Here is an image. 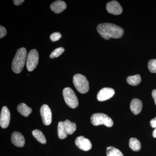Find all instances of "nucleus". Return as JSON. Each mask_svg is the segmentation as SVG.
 <instances>
[{
  "label": "nucleus",
  "instance_id": "nucleus-1",
  "mask_svg": "<svg viewBox=\"0 0 156 156\" xmlns=\"http://www.w3.org/2000/svg\"><path fill=\"white\" fill-rule=\"evenodd\" d=\"M97 30L103 38L108 40L111 38L119 39L124 35V30L119 26L113 23H101L98 26Z\"/></svg>",
  "mask_w": 156,
  "mask_h": 156
},
{
  "label": "nucleus",
  "instance_id": "nucleus-2",
  "mask_svg": "<svg viewBox=\"0 0 156 156\" xmlns=\"http://www.w3.org/2000/svg\"><path fill=\"white\" fill-rule=\"evenodd\" d=\"M27 51L25 48H20L17 50L12 63V70L16 73L22 71L26 61Z\"/></svg>",
  "mask_w": 156,
  "mask_h": 156
},
{
  "label": "nucleus",
  "instance_id": "nucleus-3",
  "mask_svg": "<svg viewBox=\"0 0 156 156\" xmlns=\"http://www.w3.org/2000/svg\"><path fill=\"white\" fill-rule=\"evenodd\" d=\"M73 83L76 89L80 93L85 94L89 91V82L87 78L83 75L76 74L74 76Z\"/></svg>",
  "mask_w": 156,
  "mask_h": 156
},
{
  "label": "nucleus",
  "instance_id": "nucleus-4",
  "mask_svg": "<svg viewBox=\"0 0 156 156\" xmlns=\"http://www.w3.org/2000/svg\"><path fill=\"white\" fill-rule=\"evenodd\" d=\"M91 121L92 125L95 126L103 125L112 127L114 124L111 118L103 113L94 114L91 117Z\"/></svg>",
  "mask_w": 156,
  "mask_h": 156
},
{
  "label": "nucleus",
  "instance_id": "nucleus-5",
  "mask_svg": "<svg viewBox=\"0 0 156 156\" xmlns=\"http://www.w3.org/2000/svg\"><path fill=\"white\" fill-rule=\"evenodd\" d=\"M63 96L66 104L72 108H75L79 105V101L75 93L69 87L65 88L63 90Z\"/></svg>",
  "mask_w": 156,
  "mask_h": 156
},
{
  "label": "nucleus",
  "instance_id": "nucleus-6",
  "mask_svg": "<svg viewBox=\"0 0 156 156\" xmlns=\"http://www.w3.org/2000/svg\"><path fill=\"white\" fill-rule=\"evenodd\" d=\"M39 62V53L37 50L33 49L30 51L27 58L26 66L29 71H33L37 66Z\"/></svg>",
  "mask_w": 156,
  "mask_h": 156
},
{
  "label": "nucleus",
  "instance_id": "nucleus-7",
  "mask_svg": "<svg viewBox=\"0 0 156 156\" xmlns=\"http://www.w3.org/2000/svg\"><path fill=\"white\" fill-rule=\"evenodd\" d=\"M40 113L43 122L46 126H49L52 122V114L51 109L47 105H42L40 109Z\"/></svg>",
  "mask_w": 156,
  "mask_h": 156
},
{
  "label": "nucleus",
  "instance_id": "nucleus-8",
  "mask_svg": "<svg viewBox=\"0 0 156 156\" xmlns=\"http://www.w3.org/2000/svg\"><path fill=\"white\" fill-rule=\"evenodd\" d=\"M11 114L9 108L4 106L1 111L0 115V126L3 128H8L10 123Z\"/></svg>",
  "mask_w": 156,
  "mask_h": 156
},
{
  "label": "nucleus",
  "instance_id": "nucleus-9",
  "mask_svg": "<svg viewBox=\"0 0 156 156\" xmlns=\"http://www.w3.org/2000/svg\"><path fill=\"white\" fill-rule=\"evenodd\" d=\"M107 11L109 14L115 15H120L122 13L123 9L117 1H112L106 5Z\"/></svg>",
  "mask_w": 156,
  "mask_h": 156
},
{
  "label": "nucleus",
  "instance_id": "nucleus-10",
  "mask_svg": "<svg viewBox=\"0 0 156 156\" xmlns=\"http://www.w3.org/2000/svg\"><path fill=\"white\" fill-rule=\"evenodd\" d=\"M115 90L111 88H104L98 93L97 98L99 101H105L110 99L115 95Z\"/></svg>",
  "mask_w": 156,
  "mask_h": 156
},
{
  "label": "nucleus",
  "instance_id": "nucleus-11",
  "mask_svg": "<svg viewBox=\"0 0 156 156\" xmlns=\"http://www.w3.org/2000/svg\"><path fill=\"white\" fill-rule=\"evenodd\" d=\"M76 145L79 148L84 151L90 150L92 147V144L90 140L83 136H78L75 140Z\"/></svg>",
  "mask_w": 156,
  "mask_h": 156
},
{
  "label": "nucleus",
  "instance_id": "nucleus-12",
  "mask_svg": "<svg viewBox=\"0 0 156 156\" xmlns=\"http://www.w3.org/2000/svg\"><path fill=\"white\" fill-rule=\"evenodd\" d=\"M11 140L12 143L17 147H23L25 144L24 136L19 132H14L12 133Z\"/></svg>",
  "mask_w": 156,
  "mask_h": 156
},
{
  "label": "nucleus",
  "instance_id": "nucleus-13",
  "mask_svg": "<svg viewBox=\"0 0 156 156\" xmlns=\"http://www.w3.org/2000/svg\"><path fill=\"white\" fill-rule=\"evenodd\" d=\"M66 3L62 1H56L50 5V9L56 14H59L66 8Z\"/></svg>",
  "mask_w": 156,
  "mask_h": 156
},
{
  "label": "nucleus",
  "instance_id": "nucleus-14",
  "mask_svg": "<svg viewBox=\"0 0 156 156\" xmlns=\"http://www.w3.org/2000/svg\"><path fill=\"white\" fill-rule=\"evenodd\" d=\"M130 108L134 115L139 114L142 110V101L138 98L132 99L130 103Z\"/></svg>",
  "mask_w": 156,
  "mask_h": 156
},
{
  "label": "nucleus",
  "instance_id": "nucleus-15",
  "mask_svg": "<svg viewBox=\"0 0 156 156\" xmlns=\"http://www.w3.org/2000/svg\"><path fill=\"white\" fill-rule=\"evenodd\" d=\"M17 109L19 113L24 117H28L32 111L30 107L27 106L25 104L20 103L17 106Z\"/></svg>",
  "mask_w": 156,
  "mask_h": 156
},
{
  "label": "nucleus",
  "instance_id": "nucleus-16",
  "mask_svg": "<svg viewBox=\"0 0 156 156\" xmlns=\"http://www.w3.org/2000/svg\"><path fill=\"white\" fill-rule=\"evenodd\" d=\"M64 123L66 133L67 134L71 135L76 131V124L68 119L65 120Z\"/></svg>",
  "mask_w": 156,
  "mask_h": 156
},
{
  "label": "nucleus",
  "instance_id": "nucleus-17",
  "mask_svg": "<svg viewBox=\"0 0 156 156\" xmlns=\"http://www.w3.org/2000/svg\"><path fill=\"white\" fill-rule=\"evenodd\" d=\"M127 81L128 83L131 86H137L141 83V77L139 74L129 76L127 78Z\"/></svg>",
  "mask_w": 156,
  "mask_h": 156
},
{
  "label": "nucleus",
  "instance_id": "nucleus-18",
  "mask_svg": "<svg viewBox=\"0 0 156 156\" xmlns=\"http://www.w3.org/2000/svg\"><path fill=\"white\" fill-rule=\"evenodd\" d=\"M32 134L34 137L42 144H45L47 143L46 137L41 131L38 129L34 130L32 131Z\"/></svg>",
  "mask_w": 156,
  "mask_h": 156
},
{
  "label": "nucleus",
  "instance_id": "nucleus-19",
  "mask_svg": "<svg viewBox=\"0 0 156 156\" xmlns=\"http://www.w3.org/2000/svg\"><path fill=\"white\" fill-rule=\"evenodd\" d=\"M58 138L63 139L67 137V134L65 127L64 122H60L58 123Z\"/></svg>",
  "mask_w": 156,
  "mask_h": 156
},
{
  "label": "nucleus",
  "instance_id": "nucleus-20",
  "mask_svg": "<svg viewBox=\"0 0 156 156\" xmlns=\"http://www.w3.org/2000/svg\"><path fill=\"white\" fill-rule=\"evenodd\" d=\"M129 147L134 151H138L141 149V145L138 139L132 137L129 140Z\"/></svg>",
  "mask_w": 156,
  "mask_h": 156
},
{
  "label": "nucleus",
  "instance_id": "nucleus-21",
  "mask_svg": "<svg viewBox=\"0 0 156 156\" xmlns=\"http://www.w3.org/2000/svg\"><path fill=\"white\" fill-rule=\"evenodd\" d=\"M107 156H124L122 152L114 147H109L106 150Z\"/></svg>",
  "mask_w": 156,
  "mask_h": 156
},
{
  "label": "nucleus",
  "instance_id": "nucleus-22",
  "mask_svg": "<svg viewBox=\"0 0 156 156\" xmlns=\"http://www.w3.org/2000/svg\"><path fill=\"white\" fill-rule=\"evenodd\" d=\"M64 48L60 47V48H56L53 50L50 55V57L51 58H57L62 54V53L64 52Z\"/></svg>",
  "mask_w": 156,
  "mask_h": 156
},
{
  "label": "nucleus",
  "instance_id": "nucleus-23",
  "mask_svg": "<svg viewBox=\"0 0 156 156\" xmlns=\"http://www.w3.org/2000/svg\"><path fill=\"white\" fill-rule=\"evenodd\" d=\"M148 68L152 73H156V59H151L148 63Z\"/></svg>",
  "mask_w": 156,
  "mask_h": 156
},
{
  "label": "nucleus",
  "instance_id": "nucleus-24",
  "mask_svg": "<svg viewBox=\"0 0 156 156\" xmlns=\"http://www.w3.org/2000/svg\"><path fill=\"white\" fill-rule=\"evenodd\" d=\"M61 34L59 32H54L50 35V39L52 41H58L61 38Z\"/></svg>",
  "mask_w": 156,
  "mask_h": 156
},
{
  "label": "nucleus",
  "instance_id": "nucleus-25",
  "mask_svg": "<svg viewBox=\"0 0 156 156\" xmlns=\"http://www.w3.org/2000/svg\"><path fill=\"white\" fill-rule=\"evenodd\" d=\"M7 30L4 27L1 26H0V38H2L4 37L7 34Z\"/></svg>",
  "mask_w": 156,
  "mask_h": 156
},
{
  "label": "nucleus",
  "instance_id": "nucleus-26",
  "mask_svg": "<svg viewBox=\"0 0 156 156\" xmlns=\"http://www.w3.org/2000/svg\"><path fill=\"white\" fill-rule=\"evenodd\" d=\"M24 2V0H14L13 1L14 5L18 6L21 5Z\"/></svg>",
  "mask_w": 156,
  "mask_h": 156
},
{
  "label": "nucleus",
  "instance_id": "nucleus-27",
  "mask_svg": "<svg viewBox=\"0 0 156 156\" xmlns=\"http://www.w3.org/2000/svg\"><path fill=\"white\" fill-rule=\"evenodd\" d=\"M151 126L153 128H156V117L154 119L151 120L150 122Z\"/></svg>",
  "mask_w": 156,
  "mask_h": 156
},
{
  "label": "nucleus",
  "instance_id": "nucleus-28",
  "mask_svg": "<svg viewBox=\"0 0 156 156\" xmlns=\"http://www.w3.org/2000/svg\"><path fill=\"white\" fill-rule=\"evenodd\" d=\"M152 95L153 98H154V101L155 104L156 105V89H154L152 92Z\"/></svg>",
  "mask_w": 156,
  "mask_h": 156
},
{
  "label": "nucleus",
  "instance_id": "nucleus-29",
  "mask_svg": "<svg viewBox=\"0 0 156 156\" xmlns=\"http://www.w3.org/2000/svg\"><path fill=\"white\" fill-rule=\"evenodd\" d=\"M152 135L153 136L154 138H156V128H155L153 132Z\"/></svg>",
  "mask_w": 156,
  "mask_h": 156
}]
</instances>
